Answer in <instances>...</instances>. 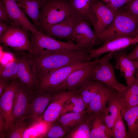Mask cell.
Instances as JSON below:
<instances>
[{
  "label": "cell",
  "mask_w": 138,
  "mask_h": 138,
  "mask_svg": "<svg viewBox=\"0 0 138 138\" xmlns=\"http://www.w3.org/2000/svg\"><path fill=\"white\" fill-rule=\"evenodd\" d=\"M33 71L38 79L58 69L80 62L92 60L86 50L53 51L43 50L36 55L28 53Z\"/></svg>",
  "instance_id": "1"
},
{
  "label": "cell",
  "mask_w": 138,
  "mask_h": 138,
  "mask_svg": "<svg viewBox=\"0 0 138 138\" xmlns=\"http://www.w3.org/2000/svg\"><path fill=\"white\" fill-rule=\"evenodd\" d=\"M138 34V18L122 9L116 10L111 24L97 36V41L103 43L116 39L134 37Z\"/></svg>",
  "instance_id": "2"
},
{
  "label": "cell",
  "mask_w": 138,
  "mask_h": 138,
  "mask_svg": "<svg viewBox=\"0 0 138 138\" xmlns=\"http://www.w3.org/2000/svg\"><path fill=\"white\" fill-rule=\"evenodd\" d=\"M70 16L67 1L45 0L40 12L38 30L44 32Z\"/></svg>",
  "instance_id": "3"
},
{
  "label": "cell",
  "mask_w": 138,
  "mask_h": 138,
  "mask_svg": "<svg viewBox=\"0 0 138 138\" xmlns=\"http://www.w3.org/2000/svg\"><path fill=\"white\" fill-rule=\"evenodd\" d=\"M112 58V52H110L99 59L90 79L101 82L108 87L123 93L127 87L119 82L116 78L114 68L110 62Z\"/></svg>",
  "instance_id": "4"
},
{
  "label": "cell",
  "mask_w": 138,
  "mask_h": 138,
  "mask_svg": "<svg viewBox=\"0 0 138 138\" xmlns=\"http://www.w3.org/2000/svg\"><path fill=\"white\" fill-rule=\"evenodd\" d=\"M31 42L33 55H36L43 50L50 51H64L86 50L73 42H64L57 40L44 33L41 30L31 33Z\"/></svg>",
  "instance_id": "5"
},
{
  "label": "cell",
  "mask_w": 138,
  "mask_h": 138,
  "mask_svg": "<svg viewBox=\"0 0 138 138\" xmlns=\"http://www.w3.org/2000/svg\"><path fill=\"white\" fill-rule=\"evenodd\" d=\"M29 32L21 27L10 24L5 32L0 37V42L11 47L15 51H27L28 53L32 54Z\"/></svg>",
  "instance_id": "6"
},
{
  "label": "cell",
  "mask_w": 138,
  "mask_h": 138,
  "mask_svg": "<svg viewBox=\"0 0 138 138\" xmlns=\"http://www.w3.org/2000/svg\"><path fill=\"white\" fill-rule=\"evenodd\" d=\"M89 62H77L49 73L39 79V84L37 90L56 91L72 72L88 64Z\"/></svg>",
  "instance_id": "7"
},
{
  "label": "cell",
  "mask_w": 138,
  "mask_h": 138,
  "mask_svg": "<svg viewBox=\"0 0 138 138\" xmlns=\"http://www.w3.org/2000/svg\"><path fill=\"white\" fill-rule=\"evenodd\" d=\"M14 59L18 64V76L19 81L31 90L36 91L39 80L35 76L32 67L29 55L25 51H15Z\"/></svg>",
  "instance_id": "8"
},
{
  "label": "cell",
  "mask_w": 138,
  "mask_h": 138,
  "mask_svg": "<svg viewBox=\"0 0 138 138\" xmlns=\"http://www.w3.org/2000/svg\"><path fill=\"white\" fill-rule=\"evenodd\" d=\"M36 91L31 90L19 80L14 97L12 125L25 120L29 104Z\"/></svg>",
  "instance_id": "9"
},
{
  "label": "cell",
  "mask_w": 138,
  "mask_h": 138,
  "mask_svg": "<svg viewBox=\"0 0 138 138\" xmlns=\"http://www.w3.org/2000/svg\"><path fill=\"white\" fill-rule=\"evenodd\" d=\"M56 92H36L29 104L25 119L30 124L42 120L44 112Z\"/></svg>",
  "instance_id": "10"
},
{
  "label": "cell",
  "mask_w": 138,
  "mask_h": 138,
  "mask_svg": "<svg viewBox=\"0 0 138 138\" xmlns=\"http://www.w3.org/2000/svg\"><path fill=\"white\" fill-rule=\"evenodd\" d=\"M98 59L90 61L88 64L72 72L58 87L56 91L74 90L78 88L90 79Z\"/></svg>",
  "instance_id": "11"
},
{
  "label": "cell",
  "mask_w": 138,
  "mask_h": 138,
  "mask_svg": "<svg viewBox=\"0 0 138 138\" xmlns=\"http://www.w3.org/2000/svg\"><path fill=\"white\" fill-rule=\"evenodd\" d=\"M76 92V90L56 91L44 112L42 119L50 123L56 121L66 102Z\"/></svg>",
  "instance_id": "12"
},
{
  "label": "cell",
  "mask_w": 138,
  "mask_h": 138,
  "mask_svg": "<svg viewBox=\"0 0 138 138\" xmlns=\"http://www.w3.org/2000/svg\"><path fill=\"white\" fill-rule=\"evenodd\" d=\"M138 43V34L134 37L120 38L103 43L100 47L95 49L87 50L92 60L98 59L103 54L123 50L127 47Z\"/></svg>",
  "instance_id": "13"
},
{
  "label": "cell",
  "mask_w": 138,
  "mask_h": 138,
  "mask_svg": "<svg viewBox=\"0 0 138 138\" xmlns=\"http://www.w3.org/2000/svg\"><path fill=\"white\" fill-rule=\"evenodd\" d=\"M19 79L12 80L0 96V113L6 122V131L13 122V111L14 97L19 84Z\"/></svg>",
  "instance_id": "14"
},
{
  "label": "cell",
  "mask_w": 138,
  "mask_h": 138,
  "mask_svg": "<svg viewBox=\"0 0 138 138\" xmlns=\"http://www.w3.org/2000/svg\"><path fill=\"white\" fill-rule=\"evenodd\" d=\"M93 0H70L67 1L70 16L78 21L91 24L94 28L96 20L93 8Z\"/></svg>",
  "instance_id": "15"
},
{
  "label": "cell",
  "mask_w": 138,
  "mask_h": 138,
  "mask_svg": "<svg viewBox=\"0 0 138 138\" xmlns=\"http://www.w3.org/2000/svg\"><path fill=\"white\" fill-rule=\"evenodd\" d=\"M93 8L96 20L94 32L97 36L111 24L116 10L107 7L106 4L99 0H93Z\"/></svg>",
  "instance_id": "16"
},
{
  "label": "cell",
  "mask_w": 138,
  "mask_h": 138,
  "mask_svg": "<svg viewBox=\"0 0 138 138\" xmlns=\"http://www.w3.org/2000/svg\"><path fill=\"white\" fill-rule=\"evenodd\" d=\"M72 39L77 45L86 49H92L97 41L90 24L84 21L78 20L74 30Z\"/></svg>",
  "instance_id": "17"
},
{
  "label": "cell",
  "mask_w": 138,
  "mask_h": 138,
  "mask_svg": "<svg viewBox=\"0 0 138 138\" xmlns=\"http://www.w3.org/2000/svg\"><path fill=\"white\" fill-rule=\"evenodd\" d=\"M111 52L115 61V68L120 71L125 78L126 86H130L136 80L137 69L132 60L128 57L126 52L123 50Z\"/></svg>",
  "instance_id": "18"
},
{
  "label": "cell",
  "mask_w": 138,
  "mask_h": 138,
  "mask_svg": "<svg viewBox=\"0 0 138 138\" xmlns=\"http://www.w3.org/2000/svg\"><path fill=\"white\" fill-rule=\"evenodd\" d=\"M6 7L12 24L21 27L34 33L38 30L29 20L26 14L12 0H3Z\"/></svg>",
  "instance_id": "19"
},
{
  "label": "cell",
  "mask_w": 138,
  "mask_h": 138,
  "mask_svg": "<svg viewBox=\"0 0 138 138\" xmlns=\"http://www.w3.org/2000/svg\"><path fill=\"white\" fill-rule=\"evenodd\" d=\"M78 21L70 16L63 21L51 26L43 32L55 39H65L67 42H73V33Z\"/></svg>",
  "instance_id": "20"
},
{
  "label": "cell",
  "mask_w": 138,
  "mask_h": 138,
  "mask_svg": "<svg viewBox=\"0 0 138 138\" xmlns=\"http://www.w3.org/2000/svg\"><path fill=\"white\" fill-rule=\"evenodd\" d=\"M121 93L116 90L110 98L106 107L101 113L103 120L111 133L115 122L121 113Z\"/></svg>",
  "instance_id": "21"
},
{
  "label": "cell",
  "mask_w": 138,
  "mask_h": 138,
  "mask_svg": "<svg viewBox=\"0 0 138 138\" xmlns=\"http://www.w3.org/2000/svg\"><path fill=\"white\" fill-rule=\"evenodd\" d=\"M116 90L104 84L88 104L86 110L88 114L102 112L106 108L110 98Z\"/></svg>",
  "instance_id": "22"
},
{
  "label": "cell",
  "mask_w": 138,
  "mask_h": 138,
  "mask_svg": "<svg viewBox=\"0 0 138 138\" xmlns=\"http://www.w3.org/2000/svg\"><path fill=\"white\" fill-rule=\"evenodd\" d=\"M87 121L90 131V138L112 137L111 133L106 126L101 113L88 114Z\"/></svg>",
  "instance_id": "23"
},
{
  "label": "cell",
  "mask_w": 138,
  "mask_h": 138,
  "mask_svg": "<svg viewBox=\"0 0 138 138\" xmlns=\"http://www.w3.org/2000/svg\"><path fill=\"white\" fill-rule=\"evenodd\" d=\"M45 0H19L18 5L30 18L38 30L40 10Z\"/></svg>",
  "instance_id": "24"
},
{
  "label": "cell",
  "mask_w": 138,
  "mask_h": 138,
  "mask_svg": "<svg viewBox=\"0 0 138 138\" xmlns=\"http://www.w3.org/2000/svg\"><path fill=\"white\" fill-rule=\"evenodd\" d=\"M88 116L86 110L80 112H68L60 116L56 121L66 132L67 134L86 120Z\"/></svg>",
  "instance_id": "25"
},
{
  "label": "cell",
  "mask_w": 138,
  "mask_h": 138,
  "mask_svg": "<svg viewBox=\"0 0 138 138\" xmlns=\"http://www.w3.org/2000/svg\"><path fill=\"white\" fill-rule=\"evenodd\" d=\"M104 85L101 82L89 79L76 90L82 97L86 108Z\"/></svg>",
  "instance_id": "26"
},
{
  "label": "cell",
  "mask_w": 138,
  "mask_h": 138,
  "mask_svg": "<svg viewBox=\"0 0 138 138\" xmlns=\"http://www.w3.org/2000/svg\"><path fill=\"white\" fill-rule=\"evenodd\" d=\"M128 128L129 138H138V106L121 111Z\"/></svg>",
  "instance_id": "27"
},
{
  "label": "cell",
  "mask_w": 138,
  "mask_h": 138,
  "mask_svg": "<svg viewBox=\"0 0 138 138\" xmlns=\"http://www.w3.org/2000/svg\"><path fill=\"white\" fill-rule=\"evenodd\" d=\"M86 109V104L82 97L76 90L75 93L65 104L60 116L68 112H81Z\"/></svg>",
  "instance_id": "28"
},
{
  "label": "cell",
  "mask_w": 138,
  "mask_h": 138,
  "mask_svg": "<svg viewBox=\"0 0 138 138\" xmlns=\"http://www.w3.org/2000/svg\"><path fill=\"white\" fill-rule=\"evenodd\" d=\"M18 64L15 60L6 64L0 65V78L10 80L18 78Z\"/></svg>",
  "instance_id": "29"
},
{
  "label": "cell",
  "mask_w": 138,
  "mask_h": 138,
  "mask_svg": "<svg viewBox=\"0 0 138 138\" xmlns=\"http://www.w3.org/2000/svg\"><path fill=\"white\" fill-rule=\"evenodd\" d=\"M29 125L30 124L26 120L13 124L6 130L5 138H24L25 132Z\"/></svg>",
  "instance_id": "30"
},
{
  "label": "cell",
  "mask_w": 138,
  "mask_h": 138,
  "mask_svg": "<svg viewBox=\"0 0 138 138\" xmlns=\"http://www.w3.org/2000/svg\"><path fill=\"white\" fill-rule=\"evenodd\" d=\"M87 119L73 129L64 138H90V130Z\"/></svg>",
  "instance_id": "31"
},
{
  "label": "cell",
  "mask_w": 138,
  "mask_h": 138,
  "mask_svg": "<svg viewBox=\"0 0 138 138\" xmlns=\"http://www.w3.org/2000/svg\"><path fill=\"white\" fill-rule=\"evenodd\" d=\"M121 112L116 119L112 129V137L129 138Z\"/></svg>",
  "instance_id": "32"
},
{
  "label": "cell",
  "mask_w": 138,
  "mask_h": 138,
  "mask_svg": "<svg viewBox=\"0 0 138 138\" xmlns=\"http://www.w3.org/2000/svg\"><path fill=\"white\" fill-rule=\"evenodd\" d=\"M56 121L51 124L44 137L64 138L66 135V132L57 121L56 122Z\"/></svg>",
  "instance_id": "33"
},
{
  "label": "cell",
  "mask_w": 138,
  "mask_h": 138,
  "mask_svg": "<svg viewBox=\"0 0 138 138\" xmlns=\"http://www.w3.org/2000/svg\"><path fill=\"white\" fill-rule=\"evenodd\" d=\"M121 111L138 106V95H120Z\"/></svg>",
  "instance_id": "34"
},
{
  "label": "cell",
  "mask_w": 138,
  "mask_h": 138,
  "mask_svg": "<svg viewBox=\"0 0 138 138\" xmlns=\"http://www.w3.org/2000/svg\"><path fill=\"white\" fill-rule=\"evenodd\" d=\"M121 9L128 12L133 16L138 18V0H131L123 6Z\"/></svg>",
  "instance_id": "35"
},
{
  "label": "cell",
  "mask_w": 138,
  "mask_h": 138,
  "mask_svg": "<svg viewBox=\"0 0 138 138\" xmlns=\"http://www.w3.org/2000/svg\"><path fill=\"white\" fill-rule=\"evenodd\" d=\"M2 22L12 24L4 2L3 0H0V22Z\"/></svg>",
  "instance_id": "36"
},
{
  "label": "cell",
  "mask_w": 138,
  "mask_h": 138,
  "mask_svg": "<svg viewBox=\"0 0 138 138\" xmlns=\"http://www.w3.org/2000/svg\"><path fill=\"white\" fill-rule=\"evenodd\" d=\"M131 0H111L106 4L109 8L117 10L129 3Z\"/></svg>",
  "instance_id": "37"
},
{
  "label": "cell",
  "mask_w": 138,
  "mask_h": 138,
  "mask_svg": "<svg viewBox=\"0 0 138 138\" xmlns=\"http://www.w3.org/2000/svg\"><path fill=\"white\" fill-rule=\"evenodd\" d=\"M125 91L122 94L125 95H138V84L136 80L131 85L127 86Z\"/></svg>",
  "instance_id": "38"
},
{
  "label": "cell",
  "mask_w": 138,
  "mask_h": 138,
  "mask_svg": "<svg viewBox=\"0 0 138 138\" xmlns=\"http://www.w3.org/2000/svg\"><path fill=\"white\" fill-rule=\"evenodd\" d=\"M6 122L2 115L0 113V138H5Z\"/></svg>",
  "instance_id": "39"
},
{
  "label": "cell",
  "mask_w": 138,
  "mask_h": 138,
  "mask_svg": "<svg viewBox=\"0 0 138 138\" xmlns=\"http://www.w3.org/2000/svg\"><path fill=\"white\" fill-rule=\"evenodd\" d=\"M128 57L131 60L138 61V44L134 49L129 54Z\"/></svg>",
  "instance_id": "40"
},
{
  "label": "cell",
  "mask_w": 138,
  "mask_h": 138,
  "mask_svg": "<svg viewBox=\"0 0 138 138\" xmlns=\"http://www.w3.org/2000/svg\"><path fill=\"white\" fill-rule=\"evenodd\" d=\"M11 82L10 80L0 78V96L4 92L6 87Z\"/></svg>",
  "instance_id": "41"
},
{
  "label": "cell",
  "mask_w": 138,
  "mask_h": 138,
  "mask_svg": "<svg viewBox=\"0 0 138 138\" xmlns=\"http://www.w3.org/2000/svg\"><path fill=\"white\" fill-rule=\"evenodd\" d=\"M9 25L4 22H0V37L6 30Z\"/></svg>",
  "instance_id": "42"
},
{
  "label": "cell",
  "mask_w": 138,
  "mask_h": 138,
  "mask_svg": "<svg viewBox=\"0 0 138 138\" xmlns=\"http://www.w3.org/2000/svg\"><path fill=\"white\" fill-rule=\"evenodd\" d=\"M132 60L135 65L137 70H138V61Z\"/></svg>",
  "instance_id": "43"
},
{
  "label": "cell",
  "mask_w": 138,
  "mask_h": 138,
  "mask_svg": "<svg viewBox=\"0 0 138 138\" xmlns=\"http://www.w3.org/2000/svg\"><path fill=\"white\" fill-rule=\"evenodd\" d=\"M135 77L136 81L138 84V70H137L136 72Z\"/></svg>",
  "instance_id": "44"
},
{
  "label": "cell",
  "mask_w": 138,
  "mask_h": 138,
  "mask_svg": "<svg viewBox=\"0 0 138 138\" xmlns=\"http://www.w3.org/2000/svg\"><path fill=\"white\" fill-rule=\"evenodd\" d=\"M102 0L103 2L107 3L109 2L111 0Z\"/></svg>",
  "instance_id": "45"
},
{
  "label": "cell",
  "mask_w": 138,
  "mask_h": 138,
  "mask_svg": "<svg viewBox=\"0 0 138 138\" xmlns=\"http://www.w3.org/2000/svg\"><path fill=\"white\" fill-rule=\"evenodd\" d=\"M12 0L16 2H18L19 0Z\"/></svg>",
  "instance_id": "46"
},
{
  "label": "cell",
  "mask_w": 138,
  "mask_h": 138,
  "mask_svg": "<svg viewBox=\"0 0 138 138\" xmlns=\"http://www.w3.org/2000/svg\"></svg>",
  "instance_id": "47"
}]
</instances>
